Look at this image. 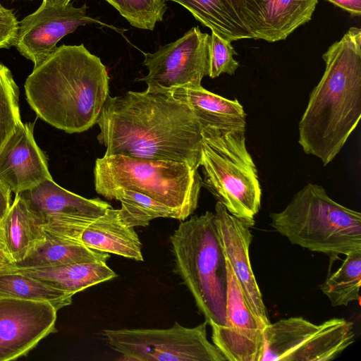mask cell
<instances>
[{
	"mask_svg": "<svg viewBox=\"0 0 361 361\" xmlns=\"http://www.w3.org/2000/svg\"><path fill=\"white\" fill-rule=\"evenodd\" d=\"M18 194L42 219L47 232L72 240L87 223L112 207L99 198L87 199L73 193L53 179Z\"/></svg>",
	"mask_w": 361,
	"mask_h": 361,
	"instance_id": "obj_11",
	"label": "cell"
},
{
	"mask_svg": "<svg viewBox=\"0 0 361 361\" xmlns=\"http://www.w3.org/2000/svg\"><path fill=\"white\" fill-rule=\"evenodd\" d=\"M270 225L292 244L331 258L361 250V214L333 199L323 186L307 183Z\"/></svg>",
	"mask_w": 361,
	"mask_h": 361,
	"instance_id": "obj_5",
	"label": "cell"
},
{
	"mask_svg": "<svg viewBox=\"0 0 361 361\" xmlns=\"http://www.w3.org/2000/svg\"><path fill=\"white\" fill-rule=\"evenodd\" d=\"M133 27L153 30L163 20L166 0H106Z\"/></svg>",
	"mask_w": 361,
	"mask_h": 361,
	"instance_id": "obj_28",
	"label": "cell"
},
{
	"mask_svg": "<svg viewBox=\"0 0 361 361\" xmlns=\"http://www.w3.org/2000/svg\"><path fill=\"white\" fill-rule=\"evenodd\" d=\"M94 178L99 195L114 189L134 190L168 207L180 221L197 209L202 187L197 169L187 162L123 155L97 159Z\"/></svg>",
	"mask_w": 361,
	"mask_h": 361,
	"instance_id": "obj_6",
	"label": "cell"
},
{
	"mask_svg": "<svg viewBox=\"0 0 361 361\" xmlns=\"http://www.w3.org/2000/svg\"><path fill=\"white\" fill-rule=\"evenodd\" d=\"M0 228L6 251L13 262H19L46 238L42 219L16 194Z\"/></svg>",
	"mask_w": 361,
	"mask_h": 361,
	"instance_id": "obj_20",
	"label": "cell"
},
{
	"mask_svg": "<svg viewBox=\"0 0 361 361\" xmlns=\"http://www.w3.org/2000/svg\"><path fill=\"white\" fill-rule=\"evenodd\" d=\"M109 254L92 250L79 242L46 231L45 239L19 262L7 268L40 269L81 262H106Z\"/></svg>",
	"mask_w": 361,
	"mask_h": 361,
	"instance_id": "obj_21",
	"label": "cell"
},
{
	"mask_svg": "<svg viewBox=\"0 0 361 361\" xmlns=\"http://www.w3.org/2000/svg\"><path fill=\"white\" fill-rule=\"evenodd\" d=\"M226 319L223 326H211L213 344L228 361H261L264 328L249 307L226 257Z\"/></svg>",
	"mask_w": 361,
	"mask_h": 361,
	"instance_id": "obj_13",
	"label": "cell"
},
{
	"mask_svg": "<svg viewBox=\"0 0 361 361\" xmlns=\"http://www.w3.org/2000/svg\"><path fill=\"white\" fill-rule=\"evenodd\" d=\"M49 4L54 6H64L71 3V0H45Z\"/></svg>",
	"mask_w": 361,
	"mask_h": 361,
	"instance_id": "obj_34",
	"label": "cell"
},
{
	"mask_svg": "<svg viewBox=\"0 0 361 361\" xmlns=\"http://www.w3.org/2000/svg\"><path fill=\"white\" fill-rule=\"evenodd\" d=\"M109 82L106 66L82 44L62 45L34 67L25 92L39 118L68 133H82L97 123Z\"/></svg>",
	"mask_w": 361,
	"mask_h": 361,
	"instance_id": "obj_2",
	"label": "cell"
},
{
	"mask_svg": "<svg viewBox=\"0 0 361 361\" xmlns=\"http://www.w3.org/2000/svg\"><path fill=\"white\" fill-rule=\"evenodd\" d=\"M75 240L92 250L143 261L142 244L134 228L126 226L120 218L119 209L113 207L87 223Z\"/></svg>",
	"mask_w": 361,
	"mask_h": 361,
	"instance_id": "obj_18",
	"label": "cell"
},
{
	"mask_svg": "<svg viewBox=\"0 0 361 361\" xmlns=\"http://www.w3.org/2000/svg\"><path fill=\"white\" fill-rule=\"evenodd\" d=\"M170 92L191 109L202 128L245 129L246 114L237 99L223 97L202 85L179 87Z\"/></svg>",
	"mask_w": 361,
	"mask_h": 361,
	"instance_id": "obj_19",
	"label": "cell"
},
{
	"mask_svg": "<svg viewBox=\"0 0 361 361\" xmlns=\"http://www.w3.org/2000/svg\"><path fill=\"white\" fill-rule=\"evenodd\" d=\"M104 155L200 164L202 127L170 92L146 89L107 97L97 123Z\"/></svg>",
	"mask_w": 361,
	"mask_h": 361,
	"instance_id": "obj_1",
	"label": "cell"
},
{
	"mask_svg": "<svg viewBox=\"0 0 361 361\" xmlns=\"http://www.w3.org/2000/svg\"><path fill=\"white\" fill-rule=\"evenodd\" d=\"M324 73L298 124L302 150L324 166L340 152L361 117V30L350 27L323 54Z\"/></svg>",
	"mask_w": 361,
	"mask_h": 361,
	"instance_id": "obj_3",
	"label": "cell"
},
{
	"mask_svg": "<svg viewBox=\"0 0 361 361\" xmlns=\"http://www.w3.org/2000/svg\"><path fill=\"white\" fill-rule=\"evenodd\" d=\"M34 126L22 122L0 149V179L15 194L52 179L47 157L35 142Z\"/></svg>",
	"mask_w": 361,
	"mask_h": 361,
	"instance_id": "obj_17",
	"label": "cell"
},
{
	"mask_svg": "<svg viewBox=\"0 0 361 361\" xmlns=\"http://www.w3.org/2000/svg\"><path fill=\"white\" fill-rule=\"evenodd\" d=\"M209 39L210 35L196 26L175 42L159 47L154 53H145L143 64L148 73L136 80L156 91L201 85L208 73Z\"/></svg>",
	"mask_w": 361,
	"mask_h": 361,
	"instance_id": "obj_10",
	"label": "cell"
},
{
	"mask_svg": "<svg viewBox=\"0 0 361 361\" xmlns=\"http://www.w3.org/2000/svg\"><path fill=\"white\" fill-rule=\"evenodd\" d=\"M317 0H232L241 21L255 39H285L312 18Z\"/></svg>",
	"mask_w": 361,
	"mask_h": 361,
	"instance_id": "obj_15",
	"label": "cell"
},
{
	"mask_svg": "<svg viewBox=\"0 0 361 361\" xmlns=\"http://www.w3.org/2000/svg\"><path fill=\"white\" fill-rule=\"evenodd\" d=\"M215 217L219 239L243 293L254 315L263 328L271 322L250 260L252 235L250 226L229 214L219 202Z\"/></svg>",
	"mask_w": 361,
	"mask_h": 361,
	"instance_id": "obj_16",
	"label": "cell"
},
{
	"mask_svg": "<svg viewBox=\"0 0 361 361\" xmlns=\"http://www.w3.org/2000/svg\"><path fill=\"white\" fill-rule=\"evenodd\" d=\"M57 311L47 301L0 298V361L26 355L56 332Z\"/></svg>",
	"mask_w": 361,
	"mask_h": 361,
	"instance_id": "obj_14",
	"label": "cell"
},
{
	"mask_svg": "<svg viewBox=\"0 0 361 361\" xmlns=\"http://www.w3.org/2000/svg\"><path fill=\"white\" fill-rule=\"evenodd\" d=\"M11 191L0 179V224L11 205Z\"/></svg>",
	"mask_w": 361,
	"mask_h": 361,
	"instance_id": "obj_31",
	"label": "cell"
},
{
	"mask_svg": "<svg viewBox=\"0 0 361 361\" xmlns=\"http://www.w3.org/2000/svg\"><path fill=\"white\" fill-rule=\"evenodd\" d=\"M185 8L203 25L212 32L231 42L251 39L237 12L232 0H166Z\"/></svg>",
	"mask_w": 361,
	"mask_h": 361,
	"instance_id": "obj_23",
	"label": "cell"
},
{
	"mask_svg": "<svg viewBox=\"0 0 361 361\" xmlns=\"http://www.w3.org/2000/svg\"><path fill=\"white\" fill-rule=\"evenodd\" d=\"M0 249L6 251L5 245L2 238L1 229L0 228Z\"/></svg>",
	"mask_w": 361,
	"mask_h": 361,
	"instance_id": "obj_35",
	"label": "cell"
},
{
	"mask_svg": "<svg viewBox=\"0 0 361 361\" xmlns=\"http://www.w3.org/2000/svg\"><path fill=\"white\" fill-rule=\"evenodd\" d=\"M107 200L121 203L119 215L128 226H147L159 217L177 219L176 214L168 207L140 192L127 189H114L101 194Z\"/></svg>",
	"mask_w": 361,
	"mask_h": 361,
	"instance_id": "obj_25",
	"label": "cell"
},
{
	"mask_svg": "<svg viewBox=\"0 0 361 361\" xmlns=\"http://www.w3.org/2000/svg\"><path fill=\"white\" fill-rule=\"evenodd\" d=\"M236 54L231 41L212 32L209 44L207 75L211 78H217L223 73L233 75L239 66L238 61L233 58Z\"/></svg>",
	"mask_w": 361,
	"mask_h": 361,
	"instance_id": "obj_29",
	"label": "cell"
},
{
	"mask_svg": "<svg viewBox=\"0 0 361 361\" xmlns=\"http://www.w3.org/2000/svg\"><path fill=\"white\" fill-rule=\"evenodd\" d=\"M105 25L87 14V6L73 4L54 6L43 0L40 6L18 23L14 46L19 53L34 63H42L57 48V43L78 27L87 24Z\"/></svg>",
	"mask_w": 361,
	"mask_h": 361,
	"instance_id": "obj_12",
	"label": "cell"
},
{
	"mask_svg": "<svg viewBox=\"0 0 361 361\" xmlns=\"http://www.w3.org/2000/svg\"><path fill=\"white\" fill-rule=\"evenodd\" d=\"M18 23L13 11L0 4V49H8L14 46Z\"/></svg>",
	"mask_w": 361,
	"mask_h": 361,
	"instance_id": "obj_30",
	"label": "cell"
},
{
	"mask_svg": "<svg viewBox=\"0 0 361 361\" xmlns=\"http://www.w3.org/2000/svg\"><path fill=\"white\" fill-rule=\"evenodd\" d=\"M72 295L18 271H0V298L47 301L59 310L72 302Z\"/></svg>",
	"mask_w": 361,
	"mask_h": 361,
	"instance_id": "obj_24",
	"label": "cell"
},
{
	"mask_svg": "<svg viewBox=\"0 0 361 361\" xmlns=\"http://www.w3.org/2000/svg\"><path fill=\"white\" fill-rule=\"evenodd\" d=\"M263 335L261 361H329L355 341L353 324L343 318L314 324L292 317L270 323Z\"/></svg>",
	"mask_w": 361,
	"mask_h": 361,
	"instance_id": "obj_8",
	"label": "cell"
},
{
	"mask_svg": "<svg viewBox=\"0 0 361 361\" xmlns=\"http://www.w3.org/2000/svg\"><path fill=\"white\" fill-rule=\"evenodd\" d=\"M245 133V129L202 128L200 166L202 186L229 214L251 227L261 207L262 189Z\"/></svg>",
	"mask_w": 361,
	"mask_h": 361,
	"instance_id": "obj_7",
	"label": "cell"
},
{
	"mask_svg": "<svg viewBox=\"0 0 361 361\" xmlns=\"http://www.w3.org/2000/svg\"><path fill=\"white\" fill-rule=\"evenodd\" d=\"M361 284V250L345 255L341 267L320 286L334 307L348 305L360 299Z\"/></svg>",
	"mask_w": 361,
	"mask_h": 361,
	"instance_id": "obj_26",
	"label": "cell"
},
{
	"mask_svg": "<svg viewBox=\"0 0 361 361\" xmlns=\"http://www.w3.org/2000/svg\"><path fill=\"white\" fill-rule=\"evenodd\" d=\"M31 276L71 295L116 277L106 262H81L40 269H11Z\"/></svg>",
	"mask_w": 361,
	"mask_h": 361,
	"instance_id": "obj_22",
	"label": "cell"
},
{
	"mask_svg": "<svg viewBox=\"0 0 361 361\" xmlns=\"http://www.w3.org/2000/svg\"><path fill=\"white\" fill-rule=\"evenodd\" d=\"M175 271L210 326L226 319L227 269L215 214L206 212L180 223L170 236Z\"/></svg>",
	"mask_w": 361,
	"mask_h": 361,
	"instance_id": "obj_4",
	"label": "cell"
},
{
	"mask_svg": "<svg viewBox=\"0 0 361 361\" xmlns=\"http://www.w3.org/2000/svg\"><path fill=\"white\" fill-rule=\"evenodd\" d=\"M338 6L353 16H360L361 0H326Z\"/></svg>",
	"mask_w": 361,
	"mask_h": 361,
	"instance_id": "obj_32",
	"label": "cell"
},
{
	"mask_svg": "<svg viewBox=\"0 0 361 361\" xmlns=\"http://www.w3.org/2000/svg\"><path fill=\"white\" fill-rule=\"evenodd\" d=\"M207 322L185 327L177 322L169 329H105L110 346L134 361H226L207 336Z\"/></svg>",
	"mask_w": 361,
	"mask_h": 361,
	"instance_id": "obj_9",
	"label": "cell"
},
{
	"mask_svg": "<svg viewBox=\"0 0 361 361\" xmlns=\"http://www.w3.org/2000/svg\"><path fill=\"white\" fill-rule=\"evenodd\" d=\"M21 123L18 87L11 71L0 62V149Z\"/></svg>",
	"mask_w": 361,
	"mask_h": 361,
	"instance_id": "obj_27",
	"label": "cell"
},
{
	"mask_svg": "<svg viewBox=\"0 0 361 361\" xmlns=\"http://www.w3.org/2000/svg\"><path fill=\"white\" fill-rule=\"evenodd\" d=\"M12 262L13 261L8 253L0 249V271L9 267Z\"/></svg>",
	"mask_w": 361,
	"mask_h": 361,
	"instance_id": "obj_33",
	"label": "cell"
}]
</instances>
